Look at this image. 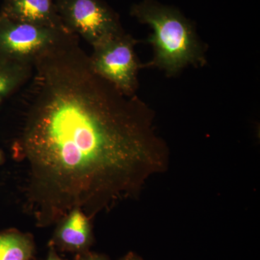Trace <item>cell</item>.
<instances>
[{"label":"cell","mask_w":260,"mask_h":260,"mask_svg":"<svg viewBox=\"0 0 260 260\" xmlns=\"http://www.w3.org/2000/svg\"><path fill=\"white\" fill-rule=\"evenodd\" d=\"M79 39L68 34L34 62L13 145L26 168L23 208L39 228L75 208L93 220L139 196L170 162L153 111L95 73Z\"/></svg>","instance_id":"obj_1"},{"label":"cell","mask_w":260,"mask_h":260,"mask_svg":"<svg viewBox=\"0 0 260 260\" xmlns=\"http://www.w3.org/2000/svg\"><path fill=\"white\" fill-rule=\"evenodd\" d=\"M130 15L153 30L148 42L153 47V57L143 68H157L173 76L188 65L206 64L204 47L194 24L177 8L143 0L131 7Z\"/></svg>","instance_id":"obj_2"},{"label":"cell","mask_w":260,"mask_h":260,"mask_svg":"<svg viewBox=\"0 0 260 260\" xmlns=\"http://www.w3.org/2000/svg\"><path fill=\"white\" fill-rule=\"evenodd\" d=\"M64 28L92 47L125 32L119 15L103 0H54Z\"/></svg>","instance_id":"obj_3"},{"label":"cell","mask_w":260,"mask_h":260,"mask_svg":"<svg viewBox=\"0 0 260 260\" xmlns=\"http://www.w3.org/2000/svg\"><path fill=\"white\" fill-rule=\"evenodd\" d=\"M138 43L125 32L94 46L89 55L95 73L128 96L136 95L138 72L143 68L135 54Z\"/></svg>","instance_id":"obj_4"},{"label":"cell","mask_w":260,"mask_h":260,"mask_svg":"<svg viewBox=\"0 0 260 260\" xmlns=\"http://www.w3.org/2000/svg\"><path fill=\"white\" fill-rule=\"evenodd\" d=\"M69 32L20 23L0 13V63L34 64Z\"/></svg>","instance_id":"obj_5"},{"label":"cell","mask_w":260,"mask_h":260,"mask_svg":"<svg viewBox=\"0 0 260 260\" xmlns=\"http://www.w3.org/2000/svg\"><path fill=\"white\" fill-rule=\"evenodd\" d=\"M49 245L63 252L83 254L95 242L93 223L79 208H75L56 224Z\"/></svg>","instance_id":"obj_6"},{"label":"cell","mask_w":260,"mask_h":260,"mask_svg":"<svg viewBox=\"0 0 260 260\" xmlns=\"http://www.w3.org/2000/svg\"><path fill=\"white\" fill-rule=\"evenodd\" d=\"M0 13L20 23L45 28L66 29L54 0H4Z\"/></svg>","instance_id":"obj_7"},{"label":"cell","mask_w":260,"mask_h":260,"mask_svg":"<svg viewBox=\"0 0 260 260\" xmlns=\"http://www.w3.org/2000/svg\"><path fill=\"white\" fill-rule=\"evenodd\" d=\"M36 251L35 241L30 233L15 229L0 232V260H31Z\"/></svg>","instance_id":"obj_8"},{"label":"cell","mask_w":260,"mask_h":260,"mask_svg":"<svg viewBox=\"0 0 260 260\" xmlns=\"http://www.w3.org/2000/svg\"><path fill=\"white\" fill-rule=\"evenodd\" d=\"M30 63H0V104L25 86L31 78Z\"/></svg>","instance_id":"obj_9"},{"label":"cell","mask_w":260,"mask_h":260,"mask_svg":"<svg viewBox=\"0 0 260 260\" xmlns=\"http://www.w3.org/2000/svg\"><path fill=\"white\" fill-rule=\"evenodd\" d=\"M74 260H111L107 254L88 251L83 254H75Z\"/></svg>","instance_id":"obj_10"},{"label":"cell","mask_w":260,"mask_h":260,"mask_svg":"<svg viewBox=\"0 0 260 260\" xmlns=\"http://www.w3.org/2000/svg\"><path fill=\"white\" fill-rule=\"evenodd\" d=\"M45 260H68L62 259L58 254L57 250L54 246H49V251H48V255L47 259Z\"/></svg>","instance_id":"obj_11"},{"label":"cell","mask_w":260,"mask_h":260,"mask_svg":"<svg viewBox=\"0 0 260 260\" xmlns=\"http://www.w3.org/2000/svg\"><path fill=\"white\" fill-rule=\"evenodd\" d=\"M118 260H144L141 256L137 254L136 253L133 252V251H129L125 255L121 256L120 259Z\"/></svg>","instance_id":"obj_12"},{"label":"cell","mask_w":260,"mask_h":260,"mask_svg":"<svg viewBox=\"0 0 260 260\" xmlns=\"http://www.w3.org/2000/svg\"><path fill=\"white\" fill-rule=\"evenodd\" d=\"M5 160V158L4 153H3V150L0 149V165L4 164Z\"/></svg>","instance_id":"obj_13"}]
</instances>
